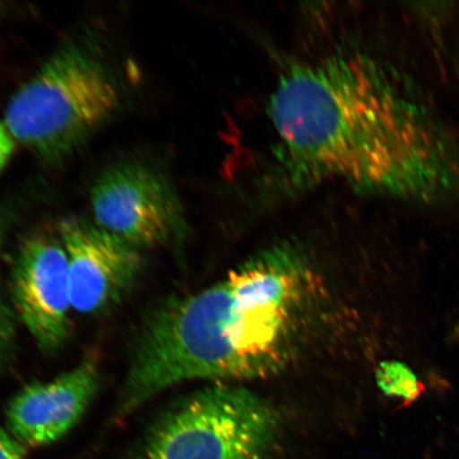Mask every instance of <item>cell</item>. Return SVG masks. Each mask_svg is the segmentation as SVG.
I'll return each instance as SVG.
<instances>
[{
    "label": "cell",
    "instance_id": "7",
    "mask_svg": "<svg viewBox=\"0 0 459 459\" xmlns=\"http://www.w3.org/2000/svg\"><path fill=\"white\" fill-rule=\"evenodd\" d=\"M13 299L20 318L44 351L65 343L72 308L67 257L59 240L45 234L22 242L13 271Z\"/></svg>",
    "mask_w": 459,
    "mask_h": 459
},
{
    "label": "cell",
    "instance_id": "11",
    "mask_svg": "<svg viewBox=\"0 0 459 459\" xmlns=\"http://www.w3.org/2000/svg\"><path fill=\"white\" fill-rule=\"evenodd\" d=\"M13 337V321L9 309L0 298V364L7 355Z\"/></svg>",
    "mask_w": 459,
    "mask_h": 459
},
{
    "label": "cell",
    "instance_id": "1",
    "mask_svg": "<svg viewBox=\"0 0 459 459\" xmlns=\"http://www.w3.org/2000/svg\"><path fill=\"white\" fill-rule=\"evenodd\" d=\"M392 73L341 51L281 74L267 105L281 186L341 182L355 191L435 200L459 181L444 131Z\"/></svg>",
    "mask_w": 459,
    "mask_h": 459
},
{
    "label": "cell",
    "instance_id": "10",
    "mask_svg": "<svg viewBox=\"0 0 459 459\" xmlns=\"http://www.w3.org/2000/svg\"><path fill=\"white\" fill-rule=\"evenodd\" d=\"M27 446L8 429H0V459H26Z\"/></svg>",
    "mask_w": 459,
    "mask_h": 459
},
{
    "label": "cell",
    "instance_id": "8",
    "mask_svg": "<svg viewBox=\"0 0 459 459\" xmlns=\"http://www.w3.org/2000/svg\"><path fill=\"white\" fill-rule=\"evenodd\" d=\"M100 382L99 363L91 357L54 381L29 384L8 405L9 432L26 446L56 443L83 417Z\"/></svg>",
    "mask_w": 459,
    "mask_h": 459
},
{
    "label": "cell",
    "instance_id": "2",
    "mask_svg": "<svg viewBox=\"0 0 459 459\" xmlns=\"http://www.w3.org/2000/svg\"><path fill=\"white\" fill-rule=\"evenodd\" d=\"M316 298L306 255L284 243L197 294L165 302L143 324L120 411L128 414L186 381L275 375L296 358Z\"/></svg>",
    "mask_w": 459,
    "mask_h": 459
},
{
    "label": "cell",
    "instance_id": "4",
    "mask_svg": "<svg viewBox=\"0 0 459 459\" xmlns=\"http://www.w3.org/2000/svg\"><path fill=\"white\" fill-rule=\"evenodd\" d=\"M280 426L278 411L261 395L218 384L165 412L136 459H267Z\"/></svg>",
    "mask_w": 459,
    "mask_h": 459
},
{
    "label": "cell",
    "instance_id": "12",
    "mask_svg": "<svg viewBox=\"0 0 459 459\" xmlns=\"http://www.w3.org/2000/svg\"><path fill=\"white\" fill-rule=\"evenodd\" d=\"M14 151L13 137L4 124L0 123V171H2Z\"/></svg>",
    "mask_w": 459,
    "mask_h": 459
},
{
    "label": "cell",
    "instance_id": "13",
    "mask_svg": "<svg viewBox=\"0 0 459 459\" xmlns=\"http://www.w3.org/2000/svg\"><path fill=\"white\" fill-rule=\"evenodd\" d=\"M8 225V218L3 214H0V251H2L3 248L5 234H7Z\"/></svg>",
    "mask_w": 459,
    "mask_h": 459
},
{
    "label": "cell",
    "instance_id": "9",
    "mask_svg": "<svg viewBox=\"0 0 459 459\" xmlns=\"http://www.w3.org/2000/svg\"><path fill=\"white\" fill-rule=\"evenodd\" d=\"M377 380L383 393L389 397L411 402L422 394V384L416 373L399 361H385L378 367Z\"/></svg>",
    "mask_w": 459,
    "mask_h": 459
},
{
    "label": "cell",
    "instance_id": "3",
    "mask_svg": "<svg viewBox=\"0 0 459 459\" xmlns=\"http://www.w3.org/2000/svg\"><path fill=\"white\" fill-rule=\"evenodd\" d=\"M119 88L110 67L88 46L61 48L10 100L11 136L49 162L70 156L117 112Z\"/></svg>",
    "mask_w": 459,
    "mask_h": 459
},
{
    "label": "cell",
    "instance_id": "5",
    "mask_svg": "<svg viewBox=\"0 0 459 459\" xmlns=\"http://www.w3.org/2000/svg\"><path fill=\"white\" fill-rule=\"evenodd\" d=\"M91 205L96 225L135 247L169 243L179 232V201L158 171L131 162L108 169L95 182Z\"/></svg>",
    "mask_w": 459,
    "mask_h": 459
},
{
    "label": "cell",
    "instance_id": "6",
    "mask_svg": "<svg viewBox=\"0 0 459 459\" xmlns=\"http://www.w3.org/2000/svg\"><path fill=\"white\" fill-rule=\"evenodd\" d=\"M57 231L67 257L74 311L105 312L134 289L143 265L139 249L78 218L61 221Z\"/></svg>",
    "mask_w": 459,
    "mask_h": 459
}]
</instances>
